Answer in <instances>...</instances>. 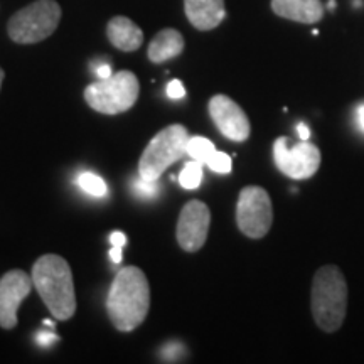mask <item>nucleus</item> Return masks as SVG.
<instances>
[{"mask_svg":"<svg viewBox=\"0 0 364 364\" xmlns=\"http://www.w3.org/2000/svg\"><path fill=\"white\" fill-rule=\"evenodd\" d=\"M209 115L215 122L218 130L221 132L226 139L233 142H245L250 136L252 127L247 113L238 103L233 102L226 95H216L209 102Z\"/></svg>","mask_w":364,"mask_h":364,"instance_id":"obj_10","label":"nucleus"},{"mask_svg":"<svg viewBox=\"0 0 364 364\" xmlns=\"http://www.w3.org/2000/svg\"><path fill=\"white\" fill-rule=\"evenodd\" d=\"M132 191L142 199H154L159 196V181H149L139 176L132 182Z\"/></svg>","mask_w":364,"mask_h":364,"instance_id":"obj_19","label":"nucleus"},{"mask_svg":"<svg viewBox=\"0 0 364 364\" xmlns=\"http://www.w3.org/2000/svg\"><path fill=\"white\" fill-rule=\"evenodd\" d=\"M184 354H186V349L181 343H167L161 349V358H162V361H166V363L181 361V359L184 358Z\"/></svg>","mask_w":364,"mask_h":364,"instance_id":"obj_21","label":"nucleus"},{"mask_svg":"<svg viewBox=\"0 0 364 364\" xmlns=\"http://www.w3.org/2000/svg\"><path fill=\"white\" fill-rule=\"evenodd\" d=\"M4 76H6V73H4L2 68H0V86H2V81H4Z\"/></svg>","mask_w":364,"mask_h":364,"instance_id":"obj_31","label":"nucleus"},{"mask_svg":"<svg viewBox=\"0 0 364 364\" xmlns=\"http://www.w3.org/2000/svg\"><path fill=\"white\" fill-rule=\"evenodd\" d=\"M150 307V287L139 267H125L117 273L107 297V312L120 332L135 331Z\"/></svg>","mask_w":364,"mask_h":364,"instance_id":"obj_1","label":"nucleus"},{"mask_svg":"<svg viewBox=\"0 0 364 364\" xmlns=\"http://www.w3.org/2000/svg\"><path fill=\"white\" fill-rule=\"evenodd\" d=\"M311 306L318 329L336 332L348 312V284L336 265L318 268L312 282Z\"/></svg>","mask_w":364,"mask_h":364,"instance_id":"obj_3","label":"nucleus"},{"mask_svg":"<svg viewBox=\"0 0 364 364\" xmlns=\"http://www.w3.org/2000/svg\"><path fill=\"white\" fill-rule=\"evenodd\" d=\"M58 341L59 336L54 334L53 331H39L38 334H36V343H38L41 348H49V346L58 343Z\"/></svg>","mask_w":364,"mask_h":364,"instance_id":"obj_22","label":"nucleus"},{"mask_svg":"<svg viewBox=\"0 0 364 364\" xmlns=\"http://www.w3.org/2000/svg\"><path fill=\"white\" fill-rule=\"evenodd\" d=\"M189 134L184 125H169L150 140L139 162V176L149 181H159L164 171L186 154Z\"/></svg>","mask_w":364,"mask_h":364,"instance_id":"obj_6","label":"nucleus"},{"mask_svg":"<svg viewBox=\"0 0 364 364\" xmlns=\"http://www.w3.org/2000/svg\"><path fill=\"white\" fill-rule=\"evenodd\" d=\"M211 211L203 201L193 199L182 208L177 221V243L184 252L194 253L204 247L208 240Z\"/></svg>","mask_w":364,"mask_h":364,"instance_id":"obj_9","label":"nucleus"},{"mask_svg":"<svg viewBox=\"0 0 364 364\" xmlns=\"http://www.w3.org/2000/svg\"><path fill=\"white\" fill-rule=\"evenodd\" d=\"M236 223L245 236L260 240L270 231L273 223L272 199L260 186H247L241 189L236 204Z\"/></svg>","mask_w":364,"mask_h":364,"instance_id":"obj_7","label":"nucleus"},{"mask_svg":"<svg viewBox=\"0 0 364 364\" xmlns=\"http://www.w3.org/2000/svg\"><path fill=\"white\" fill-rule=\"evenodd\" d=\"M289 142L287 136H280L273 144V161L277 169L295 181L312 177L321 166V150L309 140H300L295 145Z\"/></svg>","mask_w":364,"mask_h":364,"instance_id":"obj_8","label":"nucleus"},{"mask_svg":"<svg viewBox=\"0 0 364 364\" xmlns=\"http://www.w3.org/2000/svg\"><path fill=\"white\" fill-rule=\"evenodd\" d=\"M33 284L41 299L59 321H70L76 312V294L71 268L59 255H44L33 267Z\"/></svg>","mask_w":364,"mask_h":364,"instance_id":"obj_2","label":"nucleus"},{"mask_svg":"<svg viewBox=\"0 0 364 364\" xmlns=\"http://www.w3.org/2000/svg\"><path fill=\"white\" fill-rule=\"evenodd\" d=\"M203 181V164L198 161H191L184 166L179 174V184L184 189H198Z\"/></svg>","mask_w":364,"mask_h":364,"instance_id":"obj_17","label":"nucleus"},{"mask_svg":"<svg viewBox=\"0 0 364 364\" xmlns=\"http://www.w3.org/2000/svg\"><path fill=\"white\" fill-rule=\"evenodd\" d=\"M354 6L361 7V6H364V2H363V0H354Z\"/></svg>","mask_w":364,"mask_h":364,"instance_id":"obj_32","label":"nucleus"},{"mask_svg":"<svg viewBox=\"0 0 364 364\" xmlns=\"http://www.w3.org/2000/svg\"><path fill=\"white\" fill-rule=\"evenodd\" d=\"M334 7H336V0H329V2H327V9H329V11H334Z\"/></svg>","mask_w":364,"mask_h":364,"instance_id":"obj_29","label":"nucleus"},{"mask_svg":"<svg viewBox=\"0 0 364 364\" xmlns=\"http://www.w3.org/2000/svg\"><path fill=\"white\" fill-rule=\"evenodd\" d=\"M61 7L56 0H36L11 17L9 38L17 44H36L48 39L58 29Z\"/></svg>","mask_w":364,"mask_h":364,"instance_id":"obj_5","label":"nucleus"},{"mask_svg":"<svg viewBox=\"0 0 364 364\" xmlns=\"http://www.w3.org/2000/svg\"><path fill=\"white\" fill-rule=\"evenodd\" d=\"M107 36L117 49L125 53L136 51L144 43V31L129 17L117 16L108 22Z\"/></svg>","mask_w":364,"mask_h":364,"instance_id":"obj_14","label":"nucleus"},{"mask_svg":"<svg viewBox=\"0 0 364 364\" xmlns=\"http://www.w3.org/2000/svg\"><path fill=\"white\" fill-rule=\"evenodd\" d=\"M206 166L216 174H230L231 172V157L225 152H216L209 157Z\"/></svg>","mask_w":364,"mask_h":364,"instance_id":"obj_20","label":"nucleus"},{"mask_svg":"<svg viewBox=\"0 0 364 364\" xmlns=\"http://www.w3.org/2000/svg\"><path fill=\"white\" fill-rule=\"evenodd\" d=\"M167 97L171 100H181L186 97V88L184 85L181 83L179 80H172L169 85H167Z\"/></svg>","mask_w":364,"mask_h":364,"instance_id":"obj_23","label":"nucleus"},{"mask_svg":"<svg viewBox=\"0 0 364 364\" xmlns=\"http://www.w3.org/2000/svg\"><path fill=\"white\" fill-rule=\"evenodd\" d=\"M272 11L279 17L300 24H316L324 17L321 0H272Z\"/></svg>","mask_w":364,"mask_h":364,"instance_id":"obj_13","label":"nucleus"},{"mask_svg":"<svg viewBox=\"0 0 364 364\" xmlns=\"http://www.w3.org/2000/svg\"><path fill=\"white\" fill-rule=\"evenodd\" d=\"M184 51V38L176 29H162L149 44V59L152 63H166Z\"/></svg>","mask_w":364,"mask_h":364,"instance_id":"obj_15","label":"nucleus"},{"mask_svg":"<svg viewBox=\"0 0 364 364\" xmlns=\"http://www.w3.org/2000/svg\"><path fill=\"white\" fill-rule=\"evenodd\" d=\"M93 70H95V73H97V76L100 80H107L113 75L110 65H107V63H100V65H95Z\"/></svg>","mask_w":364,"mask_h":364,"instance_id":"obj_24","label":"nucleus"},{"mask_svg":"<svg viewBox=\"0 0 364 364\" xmlns=\"http://www.w3.org/2000/svg\"><path fill=\"white\" fill-rule=\"evenodd\" d=\"M110 243H112V247H122V248H124L125 243H127V236L122 233V231H115V233L110 235Z\"/></svg>","mask_w":364,"mask_h":364,"instance_id":"obj_25","label":"nucleus"},{"mask_svg":"<svg viewBox=\"0 0 364 364\" xmlns=\"http://www.w3.org/2000/svg\"><path fill=\"white\" fill-rule=\"evenodd\" d=\"M297 132H299L300 140H309V139H311V130H309V127L306 124H302V122H300V124L297 125Z\"/></svg>","mask_w":364,"mask_h":364,"instance_id":"obj_26","label":"nucleus"},{"mask_svg":"<svg viewBox=\"0 0 364 364\" xmlns=\"http://www.w3.org/2000/svg\"><path fill=\"white\" fill-rule=\"evenodd\" d=\"M216 152L215 144L211 140H208L206 136H189L188 147H186V154L194 161L201 162L203 166H206L209 157Z\"/></svg>","mask_w":364,"mask_h":364,"instance_id":"obj_16","label":"nucleus"},{"mask_svg":"<svg viewBox=\"0 0 364 364\" xmlns=\"http://www.w3.org/2000/svg\"><path fill=\"white\" fill-rule=\"evenodd\" d=\"M140 93V83L132 71H118L110 78L91 83L85 90V100L93 110L103 115H118L134 107Z\"/></svg>","mask_w":364,"mask_h":364,"instance_id":"obj_4","label":"nucleus"},{"mask_svg":"<svg viewBox=\"0 0 364 364\" xmlns=\"http://www.w3.org/2000/svg\"><path fill=\"white\" fill-rule=\"evenodd\" d=\"M44 326H49V327H51V329H54V322H53V321H49V318H46V321H44Z\"/></svg>","mask_w":364,"mask_h":364,"instance_id":"obj_30","label":"nucleus"},{"mask_svg":"<svg viewBox=\"0 0 364 364\" xmlns=\"http://www.w3.org/2000/svg\"><path fill=\"white\" fill-rule=\"evenodd\" d=\"M33 287V277L22 270H11L0 279V327L14 329L17 326V311Z\"/></svg>","mask_w":364,"mask_h":364,"instance_id":"obj_11","label":"nucleus"},{"mask_svg":"<svg viewBox=\"0 0 364 364\" xmlns=\"http://www.w3.org/2000/svg\"><path fill=\"white\" fill-rule=\"evenodd\" d=\"M186 16L199 31H211L225 21V0H184Z\"/></svg>","mask_w":364,"mask_h":364,"instance_id":"obj_12","label":"nucleus"},{"mask_svg":"<svg viewBox=\"0 0 364 364\" xmlns=\"http://www.w3.org/2000/svg\"><path fill=\"white\" fill-rule=\"evenodd\" d=\"M78 186L85 193L95 196V198L107 196V184H105L102 177L93 174V172H81L78 176Z\"/></svg>","mask_w":364,"mask_h":364,"instance_id":"obj_18","label":"nucleus"},{"mask_svg":"<svg viewBox=\"0 0 364 364\" xmlns=\"http://www.w3.org/2000/svg\"><path fill=\"white\" fill-rule=\"evenodd\" d=\"M356 122H358V127L364 132V103L359 105L358 107V112H356Z\"/></svg>","mask_w":364,"mask_h":364,"instance_id":"obj_28","label":"nucleus"},{"mask_svg":"<svg viewBox=\"0 0 364 364\" xmlns=\"http://www.w3.org/2000/svg\"><path fill=\"white\" fill-rule=\"evenodd\" d=\"M110 258L113 263H120L122 262V247H112Z\"/></svg>","mask_w":364,"mask_h":364,"instance_id":"obj_27","label":"nucleus"}]
</instances>
